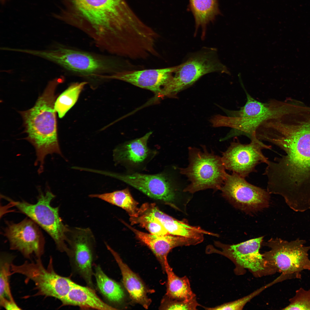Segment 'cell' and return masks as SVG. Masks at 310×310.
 I'll return each mask as SVG.
<instances>
[{"label":"cell","instance_id":"obj_1","mask_svg":"<svg viewBox=\"0 0 310 310\" xmlns=\"http://www.w3.org/2000/svg\"><path fill=\"white\" fill-rule=\"evenodd\" d=\"M261 140L285 153L266 164L268 189L290 204H310V108L276 122Z\"/></svg>","mask_w":310,"mask_h":310},{"label":"cell","instance_id":"obj_2","mask_svg":"<svg viewBox=\"0 0 310 310\" xmlns=\"http://www.w3.org/2000/svg\"><path fill=\"white\" fill-rule=\"evenodd\" d=\"M62 20L80 30L102 51L119 50L140 35L144 22L126 0H63Z\"/></svg>","mask_w":310,"mask_h":310},{"label":"cell","instance_id":"obj_3","mask_svg":"<svg viewBox=\"0 0 310 310\" xmlns=\"http://www.w3.org/2000/svg\"><path fill=\"white\" fill-rule=\"evenodd\" d=\"M64 81L62 77L50 81L34 106L20 113L27 134L26 139L36 150L35 163L39 164V173L43 171L44 159L47 155L56 153L62 156L57 137L55 93L57 86Z\"/></svg>","mask_w":310,"mask_h":310},{"label":"cell","instance_id":"obj_4","mask_svg":"<svg viewBox=\"0 0 310 310\" xmlns=\"http://www.w3.org/2000/svg\"><path fill=\"white\" fill-rule=\"evenodd\" d=\"M33 54L55 63L72 74L90 80H106V76L120 70L115 56L61 44H56L50 50H34Z\"/></svg>","mask_w":310,"mask_h":310},{"label":"cell","instance_id":"obj_5","mask_svg":"<svg viewBox=\"0 0 310 310\" xmlns=\"http://www.w3.org/2000/svg\"><path fill=\"white\" fill-rule=\"evenodd\" d=\"M55 195L50 191L39 193L37 202L32 204L25 201H15L5 197L9 204L27 216L40 226L51 236L59 251L68 255L70 249L68 245V235L71 230L64 224L59 214V207L51 206Z\"/></svg>","mask_w":310,"mask_h":310},{"label":"cell","instance_id":"obj_6","mask_svg":"<svg viewBox=\"0 0 310 310\" xmlns=\"http://www.w3.org/2000/svg\"><path fill=\"white\" fill-rule=\"evenodd\" d=\"M306 242L299 239L288 241L278 238L262 242L270 250L262 255L276 272L281 273L279 277L282 282L301 279L302 271L310 270V246H306Z\"/></svg>","mask_w":310,"mask_h":310},{"label":"cell","instance_id":"obj_7","mask_svg":"<svg viewBox=\"0 0 310 310\" xmlns=\"http://www.w3.org/2000/svg\"><path fill=\"white\" fill-rule=\"evenodd\" d=\"M203 150L192 147L189 148L188 166L180 168V173L185 175L190 182L183 191L194 193L211 189L220 190L227 173L221 157L209 152L206 147Z\"/></svg>","mask_w":310,"mask_h":310},{"label":"cell","instance_id":"obj_8","mask_svg":"<svg viewBox=\"0 0 310 310\" xmlns=\"http://www.w3.org/2000/svg\"><path fill=\"white\" fill-rule=\"evenodd\" d=\"M215 72L229 73L226 67L218 59L216 50L206 49L193 54L185 62L178 65L172 77L163 87L156 98L175 97L202 76Z\"/></svg>","mask_w":310,"mask_h":310},{"label":"cell","instance_id":"obj_9","mask_svg":"<svg viewBox=\"0 0 310 310\" xmlns=\"http://www.w3.org/2000/svg\"><path fill=\"white\" fill-rule=\"evenodd\" d=\"M263 237H261L232 245L215 241L214 246H207L206 252L207 254H220L228 258L235 265L234 272L237 275L244 274L246 270L256 277L272 275L276 272L259 252Z\"/></svg>","mask_w":310,"mask_h":310},{"label":"cell","instance_id":"obj_10","mask_svg":"<svg viewBox=\"0 0 310 310\" xmlns=\"http://www.w3.org/2000/svg\"><path fill=\"white\" fill-rule=\"evenodd\" d=\"M245 91L247 101L239 110H230L221 108L227 116L232 117V123L236 129L248 137L254 135L265 122L282 116L291 108V103L288 99L282 101L272 99L263 103L255 99L245 90Z\"/></svg>","mask_w":310,"mask_h":310},{"label":"cell","instance_id":"obj_11","mask_svg":"<svg viewBox=\"0 0 310 310\" xmlns=\"http://www.w3.org/2000/svg\"><path fill=\"white\" fill-rule=\"evenodd\" d=\"M53 260L50 257L46 268L44 266L41 258H36L34 261H26L20 265L12 263L11 275L21 274L25 276L27 281H32L37 291L36 295L53 297L60 300L68 293L73 282L55 272Z\"/></svg>","mask_w":310,"mask_h":310},{"label":"cell","instance_id":"obj_12","mask_svg":"<svg viewBox=\"0 0 310 310\" xmlns=\"http://www.w3.org/2000/svg\"><path fill=\"white\" fill-rule=\"evenodd\" d=\"M245 178L235 173H227L220 189L223 196L235 207L247 213L268 207L270 193Z\"/></svg>","mask_w":310,"mask_h":310},{"label":"cell","instance_id":"obj_13","mask_svg":"<svg viewBox=\"0 0 310 310\" xmlns=\"http://www.w3.org/2000/svg\"><path fill=\"white\" fill-rule=\"evenodd\" d=\"M68 255L73 272L81 277L87 286L94 289L93 265L95 256V240L89 228L75 227L69 233Z\"/></svg>","mask_w":310,"mask_h":310},{"label":"cell","instance_id":"obj_14","mask_svg":"<svg viewBox=\"0 0 310 310\" xmlns=\"http://www.w3.org/2000/svg\"><path fill=\"white\" fill-rule=\"evenodd\" d=\"M249 144L239 141L232 142L221 157L226 169L245 178L255 172L256 166L261 163H266L268 158L262 153L264 149H272V146L264 144L256 136L250 139Z\"/></svg>","mask_w":310,"mask_h":310},{"label":"cell","instance_id":"obj_15","mask_svg":"<svg viewBox=\"0 0 310 310\" xmlns=\"http://www.w3.org/2000/svg\"><path fill=\"white\" fill-rule=\"evenodd\" d=\"M6 224L3 234L11 249L19 251L27 259L34 256L36 259L41 258L45 240L37 224L27 218L18 223L6 221Z\"/></svg>","mask_w":310,"mask_h":310},{"label":"cell","instance_id":"obj_16","mask_svg":"<svg viewBox=\"0 0 310 310\" xmlns=\"http://www.w3.org/2000/svg\"><path fill=\"white\" fill-rule=\"evenodd\" d=\"M109 175L153 199L171 204L175 198L174 183L165 173L147 174L134 172Z\"/></svg>","mask_w":310,"mask_h":310},{"label":"cell","instance_id":"obj_17","mask_svg":"<svg viewBox=\"0 0 310 310\" xmlns=\"http://www.w3.org/2000/svg\"><path fill=\"white\" fill-rule=\"evenodd\" d=\"M178 67L142 70H121L107 76L106 79L123 81L150 90L154 93L156 97L172 77Z\"/></svg>","mask_w":310,"mask_h":310},{"label":"cell","instance_id":"obj_18","mask_svg":"<svg viewBox=\"0 0 310 310\" xmlns=\"http://www.w3.org/2000/svg\"><path fill=\"white\" fill-rule=\"evenodd\" d=\"M152 133V132H149L142 137L127 142L117 147L113 152L115 161L132 168L144 166L156 154L147 146Z\"/></svg>","mask_w":310,"mask_h":310},{"label":"cell","instance_id":"obj_19","mask_svg":"<svg viewBox=\"0 0 310 310\" xmlns=\"http://www.w3.org/2000/svg\"><path fill=\"white\" fill-rule=\"evenodd\" d=\"M144 210L158 218L170 235L189 240L194 245L202 243L205 235L211 234L200 227L192 226L185 220H179L166 214L154 203H146Z\"/></svg>","mask_w":310,"mask_h":310},{"label":"cell","instance_id":"obj_20","mask_svg":"<svg viewBox=\"0 0 310 310\" xmlns=\"http://www.w3.org/2000/svg\"><path fill=\"white\" fill-rule=\"evenodd\" d=\"M123 223L131 229L136 237L147 246L160 261L164 268V262L169 252L173 248L193 245L191 241L185 238L170 235H157L139 231L127 223Z\"/></svg>","mask_w":310,"mask_h":310},{"label":"cell","instance_id":"obj_21","mask_svg":"<svg viewBox=\"0 0 310 310\" xmlns=\"http://www.w3.org/2000/svg\"><path fill=\"white\" fill-rule=\"evenodd\" d=\"M60 301L63 306H77L82 309H117L101 299L94 289L88 286L80 285L74 282L67 294Z\"/></svg>","mask_w":310,"mask_h":310},{"label":"cell","instance_id":"obj_22","mask_svg":"<svg viewBox=\"0 0 310 310\" xmlns=\"http://www.w3.org/2000/svg\"><path fill=\"white\" fill-rule=\"evenodd\" d=\"M106 245L117 263L121 272L123 285L132 299L147 309L150 301L141 280L123 262L119 254L107 244Z\"/></svg>","mask_w":310,"mask_h":310},{"label":"cell","instance_id":"obj_23","mask_svg":"<svg viewBox=\"0 0 310 310\" xmlns=\"http://www.w3.org/2000/svg\"><path fill=\"white\" fill-rule=\"evenodd\" d=\"M189 7L195 19V33L201 28L202 37L205 35L207 25L221 14L218 0H189Z\"/></svg>","mask_w":310,"mask_h":310},{"label":"cell","instance_id":"obj_24","mask_svg":"<svg viewBox=\"0 0 310 310\" xmlns=\"http://www.w3.org/2000/svg\"><path fill=\"white\" fill-rule=\"evenodd\" d=\"M14 257L2 253L0 259V305L7 310H20L12 296L9 284L11 266Z\"/></svg>","mask_w":310,"mask_h":310},{"label":"cell","instance_id":"obj_25","mask_svg":"<svg viewBox=\"0 0 310 310\" xmlns=\"http://www.w3.org/2000/svg\"><path fill=\"white\" fill-rule=\"evenodd\" d=\"M164 269L167 275V297L173 299L187 301L196 297L192 290L188 277L186 276L180 277L176 275L167 258L164 262Z\"/></svg>","mask_w":310,"mask_h":310},{"label":"cell","instance_id":"obj_26","mask_svg":"<svg viewBox=\"0 0 310 310\" xmlns=\"http://www.w3.org/2000/svg\"><path fill=\"white\" fill-rule=\"evenodd\" d=\"M94 270V275L96 286L104 298L111 305L121 303L124 299L125 293L121 285L108 277L99 265L95 266Z\"/></svg>","mask_w":310,"mask_h":310},{"label":"cell","instance_id":"obj_27","mask_svg":"<svg viewBox=\"0 0 310 310\" xmlns=\"http://www.w3.org/2000/svg\"><path fill=\"white\" fill-rule=\"evenodd\" d=\"M91 197L97 198L125 210L130 217L138 215V203L132 196L128 188L100 194H92Z\"/></svg>","mask_w":310,"mask_h":310},{"label":"cell","instance_id":"obj_28","mask_svg":"<svg viewBox=\"0 0 310 310\" xmlns=\"http://www.w3.org/2000/svg\"><path fill=\"white\" fill-rule=\"evenodd\" d=\"M88 83L85 81L72 84L56 100L55 108L59 118L63 117L75 104L80 92Z\"/></svg>","mask_w":310,"mask_h":310},{"label":"cell","instance_id":"obj_29","mask_svg":"<svg viewBox=\"0 0 310 310\" xmlns=\"http://www.w3.org/2000/svg\"><path fill=\"white\" fill-rule=\"evenodd\" d=\"M129 220L131 225L138 224L151 234L157 235H170L158 218L140 208L138 216L130 217Z\"/></svg>","mask_w":310,"mask_h":310},{"label":"cell","instance_id":"obj_30","mask_svg":"<svg viewBox=\"0 0 310 310\" xmlns=\"http://www.w3.org/2000/svg\"><path fill=\"white\" fill-rule=\"evenodd\" d=\"M276 283L274 280L272 282L257 290L249 294L236 300L224 303L214 307L203 308L208 310H242L246 304L253 298L260 293L265 289Z\"/></svg>","mask_w":310,"mask_h":310},{"label":"cell","instance_id":"obj_31","mask_svg":"<svg viewBox=\"0 0 310 310\" xmlns=\"http://www.w3.org/2000/svg\"><path fill=\"white\" fill-rule=\"evenodd\" d=\"M289 301V304L282 309L310 310V289L307 290L300 288Z\"/></svg>","mask_w":310,"mask_h":310},{"label":"cell","instance_id":"obj_32","mask_svg":"<svg viewBox=\"0 0 310 310\" xmlns=\"http://www.w3.org/2000/svg\"><path fill=\"white\" fill-rule=\"evenodd\" d=\"M163 303L162 308L166 310H195L201 306L197 302L196 297L187 301L173 299L167 297Z\"/></svg>","mask_w":310,"mask_h":310},{"label":"cell","instance_id":"obj_33","mask_svg":"<svg viewBox=\"0 0 310 310\" xmlns=\"http://www.w3.org/2000/svg\"><path fill=\"white\" fill-rule=\"evenodd\" d=\"M6 0H1L2 3H4Z\"/></svg>","mask_w":310,"mask_h":310}]
</instances>
